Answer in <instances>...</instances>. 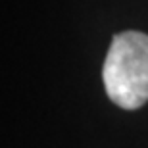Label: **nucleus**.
I'll return each mask as SVG.
<instances>
[{
    "mask_svg": "<svg viewBox=\"0 0 148 148\" xmlns=\"http://www.w3.org/2000/svg\"><path fill=\"white\" fill-rule=\"evenodd\" d=\"M108 98L123 110L148 102V35L123 31L112 38L102 69Z\"/></svg>",
    "mask_w": 148,
    "mask_h": 148,
    "instance_id": "nucleus-1",
    "label": "nucleus"
}]
</instances>
